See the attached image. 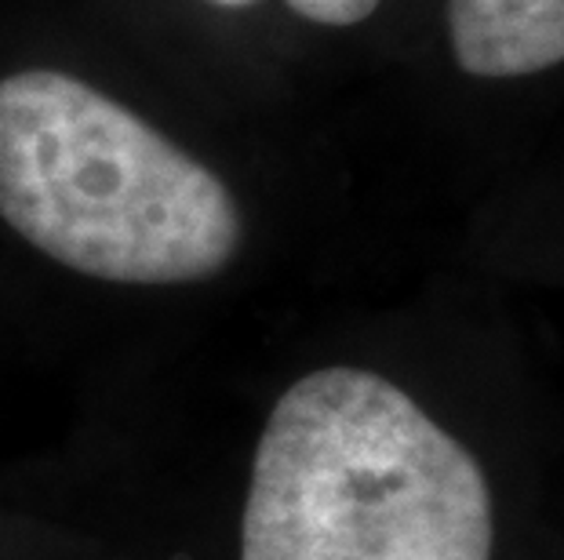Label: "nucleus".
<instances>
[{
  "instance_id": "nucleus-1",
  "label": "nucleus",
  "mask_w": 564,
  "mask_h": 560,
  "mask_svg": "<svg viewBox=\"0 0 564 560\" xmlns=\"http://www.w3.org/2000/svg\"><path fill=\"white\" fill-rule=\"evenodd\" d=\"M485 470L401 386L321 367L273 404L251 459L241 560H491Z\"/></svg>"
},
{
  "instance_id": "nucleus-2",
  "label": "nucleus",
  "mask_w": 564,
  "mask_h": 560,
  "mask_svg": "<svg viewBox=\"0 0 564 560\" xmlns=\"http://www.w3.org/2000/svg\"><path fill=\"white\" fill-rule=\"evenodd\" d=\"M0 219L113 284H200L234 262L241 211L158 128L58 69L0 77Z\"/></svg>"
},
{
  "instance_id": "nucleus-3",
  "label": "nucleus",
  "mask_w": 564,
  "mask_h": 560,
  "mask_svg": "<svg viewBox=\"0 0 564 560\" xmlns=\"http://www.w3.org/2000/svg\"><path fill=\"white\" fill-rule=\"evenodd\" d=\"M455 63L474 77H528L564 63V0H448Z\"/></svg>"
},
{
  "instance_id": "nucleus-4",
  "label": "nucleus",
  "mask_w": 564,
  "mask_h": 560,
  "mask_svg": "<svg viewBox=\"0 0 564 560\" xmlns=\"http://www.w3.org/2000/svg\"><path fill=\"white\" fill-rule=\"evenodd\" d=\"M284 4L310 22H321V26H357L382 0H284Z\"/></svg>"
},
{
  "instance_id": "nucleus-5",
  "label": "nucleus",
  "mask_w": 564,
  "mask_h": 560,
  "mask_svg": "<svg viewBox=\"0 0 564 560\" xmlns=\"http://www.w3.org/2000/svg\"><path fill=\"white\" fill-rule=\"evenodd\" d=\"M212 4H219V8H248V4H256V0H212Z\"/></svg>"
}]
</instances>
